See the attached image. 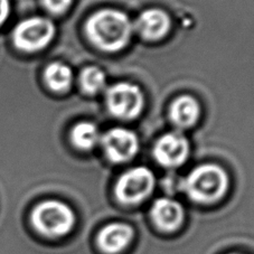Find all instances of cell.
Masks as SVG:
<instances>
[{"instance_id": "obj_7", "label": "cell", "mask_w": 254, "mask_h": 254, "mask_svg": "<svg viewBox=\"0 0 254 254\" xmlns=\"http://www.w3.org/2000/svg\"><path fill=\"white\" fill-rule=\"evenodd\" d=\"M101 141L107 157L113 163H126L132 159L139 150L138 137L128 129H111Z\"/></svg>"}, {"instance_id": "obj_5", "label": "cell", "mask_w": 254, "mask_h": 254, "mask_svg": "<svg viewBox=\"0 0 254 254\" xmlns=\"http://www.w3.org/2000/svg\"><path fill=\"white\" fill-rule=\"evenodd\" d=\"M155 176L146 167H137L126 172L116 185V196L121 203L138 204L151 194Z\"/></svg>"}, {"instance_id": "obj_13", "label": "cell", "mask_w": 254, "mask_h": 254, "mask_svg": "<svg viewBox=\"0 0 254 254\" xmlns=\"http://www.w3.org/2000/svg\"><path fill=\"white\" fill-rule=\"evenodd\" d=\"M71 68L62 63L55 62L48 65L44 72V80L51 90L55 92H65L72 83Z\"/></svg>"}, {"instance_id": "obj_9", "label": "cell", "mask_w": 254, "mask_h": 254, "mask_svg": "<svg viewBox=\"0 0 254 254\" xmlns=\"http://www.w3.org/2000/svg\"><path fill=\"white\" fill-rule=\"evenodd\" d=\"M133 240V230L125 223H110L99 232L96 243L106 254H119Z\"/></svg>"}, {"instance_id": "obj_2", "label": "cell", "mask_w": 254, "mask_h": 254, "mask_svg": "<svg viewBox=\"0 0 254 254\" xmlns=\"http://www.w3.org/2000/svg\"><path fill=\"white\" fill-rule=\"evenodd\" d=\"M229 190V176L216 165H201L192 169L185 182L190 198L200 204L220 200Z\"/></svg>"}, {"instance_id": "obj_6", "label": "cell", "mask_w": 254, "mask_h": 254, "mask_svg": "<svg viewBox=\"0 0 254 254\" xmlns=\"http://www.w3.org/2000/svg\"><path fill=\"white\" fill-rule=\"evenodd\" d=\"M107 106L113 116L124 120L137 118L143 107V96L137 85L118 83L107 92Z\"/></svg>"}, {"instance_id": "obj_16", "label": "cell", "mask_w": 254, "mask_h": 254, "mask_svg": "<svg viewBox=\"0 0 254 254\" xmlns=\"http://www.w3.org/2000/svg\"><path fill=\"white\" fill-rule=\"evenodd\" d=\"M43 6L52 14L60 15L68 9L72 0H42Z\"/></svg>"}, {"instance_id": "obj_12", "label": "cell", "mask_w": 254, "mask_h": 254, "mask_svg": "<svg viewBox=\"0 0 254 254\" xmlns=\"http://www.w3.org/2000/svg\"><path fill=\"white\" fill-rule=\"evenodd\" d=\"M200 109L197 101L190 95L179 96L170 107L169 117L178 128L185 129L195 125L199 117Z\"/></svg>"}, {"instance_id": "obj_1", "label": "cell", "mask_w": 254, "mask_h": 254, "mask_svg": "<svg viewBox=\"0 0 254 254\" xmlns=\"http://www.w3.org/2000/svg\"><path fill=\"white\" fill-rule=\"evenodd\" d=\"M132 23L125 12L104 9L91 16L86 23V35L100 50L117 52L128 44Z\"/></svg>"}, {"instance_id": "obj_3", "label": "cell", "mask_w": 254, "mask_h": 254, "mask_svg": "<svg viewBox=\"0 0 254 254\" xmlns=\"http://www.w3.org/2000/svg\"><path fill=\"white\" fill-rule=\"evenodd\" d=\"M72 208L59 200H46L38 204L32 213V224L39 234L48 239L67 235L75 225Z\"/></svg>"}, {"instance_id": "obj_15", "label": "cell", "mask_w": 254, "mask_h": 254, "mask_svg": "<svg viewBox=\"0 0 254 254\" xmlns=\"http://www.w3.org/2000/svg\"><path fill=\"white\" fill-rule=\"evenodd\" d=\"M80 83L85 93L96 94L106 86V74L99 67H86L81 73Z\"/></svg>"}, {"instance_id": "obj_17", "label": "cell", "mask_w": 254, "mask_h": 254, "mask_svg": "<svg viewBox=\"0 0 254 254\" xmlns=\"http://www.w3.org/2000/svg\"><path fill=\"white\" fill-rule=\"evenodd\" d=\"M10 11L9 0H0V26L7 20Z\"/></svg>"}, {"instance_id": "obj_14", "label": "cell", "mask_w": 254, "mask_h": 254, "mask_svg": "<svg viewBox=\"0 0 254 254\" xmlns=\"http://www.w3.org/2000/svg\"><path fill=\"white\" fill-rule=\"evenodd\" d=\"M99 139L100 134L98 128L91 122H80L72 129V142L81 150H90L98 143Z\"/></svg>"}, {"instance_id": "obj_4", "label": "cell", "mask_w": 254, "mask_h": 254, "mask_svg": "<svg viewBox=\"0 0 254 254\" xmlns=\"http://www.w3.org/2000/svg\"><path fill=\"white\" fill-rule=\"evenodd\" d=\"M55 34V26L50 19L32 17L16 26L14 44L25 52H37L45 48L52 42Z\"/></svg>"}, {"instance_id": "obj_8", "label": "cell", "mask_w": 254, "mask_h": 254, "mask_svg": "<svg viewBox=\"0 0 254 254\" xmlns=\"http://www.w3.org/2000/svg\"><path fill=\"white\" fill-rule=\"evenodd\" d=\"M187 139L182 133L170 132L160 137L155 144L156 160L164 167H179L185 163L188 156Z\"/></svg>"}, {"instance_id": "obj_11", "label": "cell", "mask_w": 254, "mask_h": 254, "mask_svg": "<svg viewBox=\"0 0 254 254\" xmlns=\"http://www.w3.org/2000/svg\"><path fill=\"white\" fill-rule=\"evenodd\" d=\"M170 27L169 17L159 9L143 11L135 21V28L148 41H158L166 36Z\"/></svg>"}, {"instance_id": "obj_18", "label": "cell", "mask_w": 254, "mask_h": 254, "mask_svg": "<svg viewBox=\"0 0 254 254\" xmlns=\"http://www.w3.org/2000/svg\"><path fill=\"white\" fill-rule=\"evenodd\" d=\"M232 254H238V253H232Z\"/></svg>"}, {"instance_id": "obj_10", "label": "cell", "mask_w": 254, "mask_h": 254, "mask_svg": "<svg viewBox=\"0 0 254 254\" xmlns=\"http://www.w3.org/2000/svg\"><path fill=\"white\" fill-rule=\"evenodd\" d=\"M150 216L155 225L161 231L174 232L183 224L185 213L178 201L170 198H159L152 204Z\"/></svg>"}]
</instances>
